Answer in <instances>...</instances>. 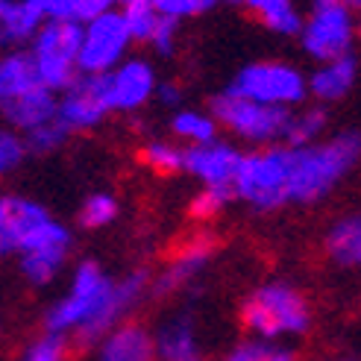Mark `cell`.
Returning <instances> with one entry per match:
<instances>
[{"instance_id": "7a4b0ae2", "label": "cell", "mask_w": 361, "mask_h": 361, "mask_svg": "<svg viewBox=\"0 0 361 361\" xmlns=\"http://www.w3.org/2000/svg\"><path fill=\"white\" fill-rule=\"evenodd\" d=\"M291 171H294V147L288 144H270L244 153L241 171L235 176L238 200L252 206L256 212H276L288 200V188H291Z\"/></svg>"}, {"instance_id": "e575fe53", "label": "cell", "mask_w": 361, "mask_h": 361, "mask_svg": "<svg viewBox=\"0 0 361 361\" xmlns=\"http://www.w3.org/2000/svg\"><path fill=\"white\" fill-rule=\"evenodd\" d=\"M126 0H77L74 6V18L80 24H88L94 18L106 15V12H118V6H123Z\"/></svg>"}, {"instance_id": "d6986e66", "label": "cell", "mask_w": 361, "mask_h": 361, "mask_svg": "<svg viewBox=\"0 0 361 361\" xmlns=\"http://www.w3.org/2000/svg\"><path fill=\"white\" fill-rule=\"evenodd\" d=\"M47 24L35 0H0V35L6 44L32 42Z\"/></svg>"}, {"instance_id": "d590c367", "label": "cell", "mask_w": 361, "mask_h": 361, "mask_svg": "<svg viewBox=\"0 0 361 361\" xmlns=\"http://www.w3.org/2000/svg\"><path fill=\"white\" fill-rule=\"evenodd\" d=\"M176 30H179V21H171V18H161V24H159V30H156V35H153V47H156V53L159 56H171L173 53V47H176Z\"/></svg>"}, {"instance_id": "7402d4cb", "label": "cell", "mask_w": 361, "mask_h": 361, "mask_svg": "<svg viewBox=\"0 0 361 361\" xmlns=\"http://www.w3.org/2000/svg\"><path fill=\"white\" fill-rule=\"evenodd\" d=\"M244 9L270 32H279V35H300L305 24L294 6V0H244Z\"/></svg>"}, {"instance_id": "d4e9b609", "label": "cell", "mask_w": 361, "mask_h": 361, "mask_svg": "<svg viewBox=\"0 0 361 361\" xmlns=\"http://www.w3.org/2000/svg\"><path fill=\"white\" fill-rule=\"evenodd\" d=\"M121 18H123L126 30H130L133 42H138V44H150L159 24H161V15L153 6V0H126L121 6Z\"/></svg>"}, {"instance_id": "cb8c5ba5", "label": "cell", "mask_w": 361, "mask_h": 361, "mask_svg": "<svg viewBox=\"0 0 361 361\" xmlns=\"http://www.w3.org/2000/svg\"><path fill=\"white\" fill-rule=\"evenodd\" d=\"M218 121H214L212 112H197V109H183L176 112L171 121V130L176 138L188 141L191 147L194 144H209V141H218Z\"/></svg>"}, {"instance_id": "8992f818", "label": "cell", "mask_w": 361, "mask_h": 361, "mask_svg": "<svg viewBox=\"0 0 361 361\" xmlns=\"http://www.w3.org/2000/svg\"><path fill=\"white\" fill-rule=\"evenodd\" d=\"M82 24L80 21H47L30 42V53L50 92L65 88L80 77Z\"/></svg>"}, {"instance_id": "9a60e30c", "label": "cell", "mask_w": 361, "mask_h": 361, "mask_svg": "<svg viewBox=\"0 0 361 361\" xmlns=\"http://www.w3.org/2000/svg\"><path fill=\"white\" fill-rule=\"evenodd\" d=\"M212 252H214L212 235H197V238L185 241L176 250L171 264L153 279V297H171L179 288H185L191 279H197L206 270Z\"/></svg>"}, {"instance_id": "52a82bcc", "label": "cell", "mask_w": 361, "mask_h": 361, "mask_svg": "<svg viewBox=\"0 0 361 361\" xmlns=\"http://www.w3.org/2000/svg\"><path fill=\"white\" fill-rule=\"evenodd\" d=\"M355 32L358 27L353 21V9L344 0H312V12L302 24L300 42L314 62H332L350 56Z\"/></svg>"}, {"instance_id": "74e56055", "label": "cell", "mask_w": 361, "mask_h": 361, "mask_svg": "<svg viewBox=\"0 0 361 361\" xmlns=\"http://www.w3.org/2000/svg\"><path fill=\"white\" fill-rule=\"evenodd\" d=\"M156 100L165 103V106H176L179 100H183V88H179L176 82H159L156 88Z\"/></svg>"}, {"instance_id": "5b68a950", "label": "cell", "mask_w": 361, "mask_h": 361, "mask_svg": "<svg viewBox=\"0 0 361 361\" xmlns=\"http://www.w3.org/2000/svg\"><path fill=\"white\" fill-rule=\"evenodd\" d=\"M115 282L100 270L97 262H82L74 276H71V291L56 300L44 314V329L47 335H77L82 326H88L97 312L109 300Z\"/></svg>"}, {"instance_id": "60d3db41", "label": "cell", "mask_w": 361, "mask_h": 361, "mask_svg": "<svg viewBox=\"0 0 361 361\" xmlns=\"http://www.w3.org/2000/svg\"><path fill=\"white\" fill-rule=\"evenodd\" d=\"M358 35H361V24H358Z\"/></svg>"}, {"instance_id": "1f68e13d", "label": "cell", "mask_w": 361, "mask_h": 361, "mask_svg": "<svg viewBox=\"0 0 361 361\" xmlns=\"http://www.w3.org/2000/svg\"><path fill=\"white\" fill-rule=\"evenodd\" d=\"M27 156H30V147H27V138L21 133H18V130L0 133V171L12 173L15 168L24 165Z\"/></svg>"}, {"instance_id": "b9f144b4", "label": "cell", "mask_w": 361, "mask_h": 361, "mask_svg": "<svg viewBox=\"0 0 361 361\" xmlns=\"http://www.w3.org/2000/svg\"><path fill=\"white\" fill-rule=\"evenodd\" d=\"M185 361H197V358H185Z\"/></svg>"}, {"instance_id": "ac0fdd59", "label": "cell", "mask_w": 361, "mask_h": 361, "mask_svg": "<svg viewBox=\"0 0 361 361\" xmlns=\"http://www.w3.org/2000/svg\"><path fill=\"white\" fill-rule=\"evenodd\" d=\"M358 77V62L355 56H341L332 62H320L317 71L309 77V94L320 103H335V100H344Z\"/></svg>"}, {"instance_id": "f1b7e54d", "label": "cell", "mask_w": 361, "mask_h": 361, "mask_svg": "<svg viewBox=\"0 0 361 361\" xmlns=\"http://www.w3.org/2000/svg\"><path fill=\"white\" fill-rule=\"evenodd\" d=\"M115 218H118V200L106 191L88 194L82 209H80V224L85 229H103V226H109Z\"/></svg>"}, {"instance_id": "4dcf8cb0", "label": "cell", "mask_w": 361, "mask_h": 361, "mask_svg": "<svg viewBox=\"0 0 361 361\" xmlns=\"http://www.w3.org/2000/svg\"><path fill=\"white\" fill-rule=\"evenodd\" d=\"M229 197H235V191H229V188H203L188 206L191 218L194 221H212L214 214H221V209H226Z\"/></svg>"}, {"instance_id": "44dd1931", "label": "cell", "mask_w": 361, "mask_h": 361, "mask_svg": "<svg viewBox=\"0 0 361 361\" xmlns=\"http://www.w3.org/2000/svg\"><path fill=\"white\" fill-rule=\"evenodd\" d=\"M153 335H156V355L161 361H185L197 355V329L188 312L168 317Z\"/></svg>"}, {"instance_id": "277c9868", "label": "cell", "mask_w": 361, "mask_h": 361, "mask_svg": "<svg viewBox=\"0 0 361 361\" xmlns=\"http://www.w3.org/2000/svg\"><path fill=\"white\" fill-rule=\"evenodd\" d=\"M209 112L214 115L226 133H232L238 141L259 144V147H270V144H282L288 123H291V109L282 106H267L259 100H250L232 88H224L218 97H212Z\"/></svg>"}, {"instance_id": "603a6c76", "label": "cell", "mask_w": 361, "mask_h": 361, "mask_svg": "<svg viewBox=\"0 0 361 361\" xmlns=\"http://www.w3.org/2000/svg\"><path fill=\"white\" fill-rule=\"evenodd\" d=\"M326 252L335 264L361 267V214H350L326 232Z\"/></svg>"}, {"instance_id": "836d02e7", "label": "cell", "mask_w": 361, "mask_h": 361, "mask_svg": "<svg viewBox=\"0 0 361 361\" xmlns=\"http://www.w3.org/2000/svg\"><path fill=\"white\" fill-rule=\"evenodd\" d=\"M68 358V347H65V338L59 335H42L39 341L21 353L18 361H65Z\"/></svg>"}, {"instance_id": "83f0119b", "label": "cell", "mask_w": 361, "mask_h": 361, "mask_svg": "<svg viewBox=\"0 0 361 361\" xmlns=\"http://www.w3.org/2000/svg\"><path fill=\"white\" fill-rule=\"evenodd\" d=\"M226 361H297V355H294V350L276 344V341L252 338V341H241V344L226 355Z\"/></svg>"}, {"instance_id": "7c38bea8", "label": "cell", "mask_w": 361, "mask_h": 361, "mask_svg": "<svg viewBox=\"0 0 361 361\" xmlns=\"http://www.w3.org/2000/svg\"><path fill=\"white\" fill-rule=\"evenodd\" d=\"M244 153L229 141H209L185 147V171L200 179L203 188H229L235 185V176L241 171Z\"/></svg>"}, {"instance_id": "4fadbf2b", "label": "cell", "mask_w": 361, "mask_h": 361, "mask_svg": "<svg viewBox=\"0 0 361 361\" xmlns=\"http://www.w3.org/2000/svg\"><path fill=\"white\" fill-rule=\"evenodd\" d=\"M50 221V212L30 197L6 194L0 200V250L21 252V247Z\"/></svg>"}, {"instance_id": "6da1fadb", "label": "cell", "mask_w": 361, "mask_h": 361, "mask_svg": "<svg viewBox=\"0 0 361 361\" xmlns=\"http://www.w3.org/2000/svg\"><path fill=\"white\" fill-rule=\"evenodd\" d=\"M361 161V133L347 130L332 138H320L312 147H294V171L288 200L317 203Z\"/></svg>"}, {"instance_id": "ba28073f", "label": "cell", "mask_w": 361, "mask_h": 361, "mask_svg": "<svg viewBox=\"0 0 361 361\" xmlns=\"http://www.w3.org/2000/svg\"><path fill=\"white\" fill-rule=\"evenodd\" d=\"M229 88L250 100L291 109L309 94V77L288 62H250L235 74Z\"/></svg>"}, {"instance_id": "5bb4252c", "label": "cell", "mask_w": 361, "mask_h": 361, "mask_svg": "<svg viewBox=\"0 0 361 361\" xmlns=\"http://www.w3.org/2000/svg\"><path fill=\"white\" fill-rule=\"evenodd\" d=\"M106 80H109V97L115 112H138L141 106H147L150 97H156L159 88L153 65L144 59H126L112 74H106Z\"/></svg>"}, {"instance_id": "484cf974", "label": "cell", "mask_w": 361, "mask_h": 361, "mask_svg": "<svg viewBox=\"0 0 361 361\" xmlns=\"http://www.w3.org/2000/svg\"><path fill=\"white\" fill-rule=\"evenodd\" d=\"M323 130H326V112L314 106V109H302L300 115L291 118L288 123V133H285V141L288 147H312V144L320 141Z\"/></svg>"}, {"instance_id": "e0dca14e", "label": "cell", "mask_w": 361, "mask_h": 361, "mask_svg": "<svg viewBox=\"0 0 361 361\" xmlns=\"http://www.w3.org/2000/svg\"><path fill=\"white\" fill-rule=\"evenodd\" d=\"M4 118L9 121L12 130L27 135V133L59 118V97H56V92H50L47 85H42L24 97L4 103Z\"/></svg>"}, {"instance_id": "2e32d148", "label": "cell", "mask_w": 361, "mask_h": 361, "mask_svg": "<svg viewBox=\"0 0 361 361\" xmlns=\"http://www.w3.org/2000/svg\"><path fill=\"white\" fill-rule=\"evenodd\" d=\"M156 335L141 323H121L97 344V361H153Z\"/></svg>"}, {"instance_id": "4316f807", "label": "cell", "mask_w": 361, "mask_h": 361, "mask_svg": "<svg viewBox=\"0 0 361 361\" xmlns=\"http://www.w3.org/2000/svg\"><path fill=\"white\" fill-rule=\"evenodd\" d=\"M141 161L156 173H176V171H185V150L171 141L153 138L141 147Z\"/></svg>"}, {"instance_id": "8fae6325", "label": "cell", "mask_w": 361, "mask_h": 361, "mask_svg": "<svg viewBox=\"0 0 361 361\" xmlns=\"http://www.w3.org/2000/svg\"><path fill=\"white\" fill-rule=\"evenodd\" d=\"M115 109L106 74H80L59 97V118L71 126V133L94 130Z\"/></svg>"}, {"instance_id": "8d00e7d4", "label": "cell", "mask_w": 361, "mask_h": 361, "mask_svg": "<svg viewBox=\"0 0 361 361\" xmlns=\"http://www.w3.org/2000/svg\"><path fill=\"white\" fill-rule=\"evenodd\" d=\"M35 4H39L47 21H77L74 18L77 0H35Z\"/></svg>"}, {"instance_id": "d6a6232c", "label": "cell", "mask_w": 361, "mask_h": 361, "mask_svg": "<svg viewBox=\"0 0 361 361\" xmlns=\"http://www.w3.org/2000/svg\"><path fill=\"white\" fill-rule=\"evenodd\" d=\"M221 0H153V6L159 9L161 18H171V21H183V18H197L206 15L209 9H214Z\"/></svg>"}, {"instance_id": "f546056e", "label": "cell", "mask_w": 361, "mask_h": 361, "mask_svg": "<svg viewBox=\"0 0 361 361\" xmlns=\"http://www.w3.org/2000/svg\"><path fill=\"white\" fill-rule=\"evenodd\" d=\"M68 135H71V126L62 118H56V121L39 126V130L27 133L24 138H27V147H30L32 156H47V153H56L68 141Z\"/></svg>"}, {"instance_id": "9c48e42d", "label": "cell", "mask_w": 361, "mask_h": 361, "mask_svg": "<svg viewBox=\"0 0 361 361\" xmlns=\"http://www.w3.org/2000/svg\"><path fill=\"white\" fill-rule=\"evenodd\" d=\"M133 35L126 30L121 12H106L94 21L82 24V50H80V74H112L126 62V50Z\"/></svg>"}, {"instance_id": "ffe728a7", "label": "cell", "mask_w": 361, "mask_h": 361, "mask_svg": "<svg viewBox=\"0 0 361 361\" xmlns=\"http://www.w3.org/2000/svg\"><path fill=\"white\" fill-rule=\"evenodd\" d=\"M44 80L39 74V65H35L30 50H12L0 62V100L9 103L18 100L35 88H42Z\"/></svg>"}, {"instance_id": "30bf717a", "label": "cell", "mask_w": 361, "mask_h": 361, "mask_svg": "<svg viewBox=\"0 0 361 361\" xmlns=\"http://www.w3.org/2000/svg\"><path fill=\"white\" fill-rule=\"evenodd\" d=\"M71 247H74V238H71L68 226H62L59 221H47L35 235L21 247L18 259H21V274L30 285L42 288V285H50L56 279V274L62 270L65 259Z\"/></svg>"}, {"instance_id": "3957f363", "label": "cell", "mask_w": 361, "mask_h": 361, "mask_svg": "<svg viewBox=\"0 0 361 361\" xmlns=\"http://www.w3.org/2000/svg\"><path fill=\"white\" fill-rule=\"evenodd\" d=\"M241 323L262 341H276L282 335H305L312 326V312L305 297L288 282L262 285L241 305Z\"/></svg>"}, {"instance_id": "ab89813d", "label": "cell", "mask_w": 361, "mask_h": 361, "mask_svg": "<svg viewBox=\"0 0 361 361\" xmlns=\"http://www.w3.org/2000/svg\"><path fill=\"white\" fill-rule=\"evenodd\" d=\"M229 6H244V0H226Z\"/></svg>"}, {"instance_id": "f35d334b", "label": "cell", "mask_w": 361, "mask_h": 361, "mask_svg": "<svg viewBox=\"0 0 361 361\" xmlns=\"http://www.w3.org/2000/svg\"><path fill=\"white\" fill-rule=\"evenodd\" d=\"M344 4H347L350 9H358V12H361V0H344Z\"/></svg>"}]
</instances>
